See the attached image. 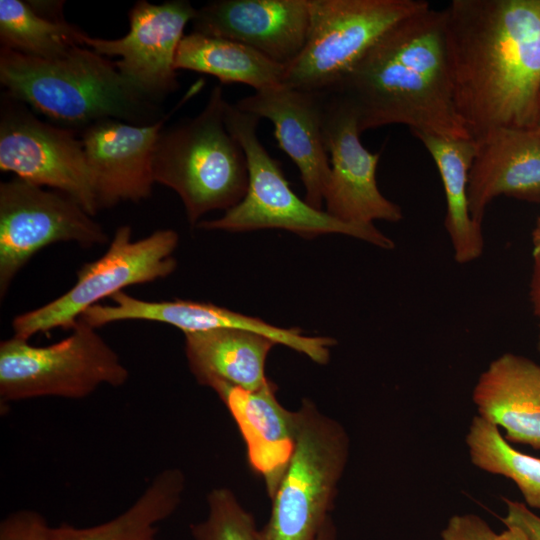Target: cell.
<instances>
[{"label": "cell", "mask_w": 540, "mask_h": 540, "mask_svg": "<svg viewBox=\"0 0 540 540\" xmlns=\"http://www.w3.org/2000/svg\"><path fill=\"white\" fill-rule=\"evenodd\" d=\"M444 15L455 107L469 136L534 128L540 0H453Z\"/></svg>", "instance_id": "cell-1"}, {"label": "cell", "mask_w": 540, "mask_h": 540, "mask_svg": "<svg viewBox=\"0 0 540 540\" xmlns=\"http://www.w3.org/2000/svg\"><path fill=\"white\" fill-rule=\"evenodd\" d=\"M360 133L401 124L412 133L471 138L455 107L444 10L430 6L389 29L334 88Z\"/></svg>", "instance_id": "cell-2"}, {"label": "cell", "mask_w": 540, "mask_h": 540, "mask_svg": "<svg viewBox=\"0 0 540 540\" xmlns=\"http://www.w3.org/2000/svg\"><path fill=\"white\" fill-rule=\"evenodd\" d=\"M0 83L6 95L67 128L84 129L109 118L150 125L164 116L120 74L114 61L83 45L51 59L1 47Z\"/></svg>", "instance_id": "cell-3"}, {"label": "cell", "mask_w": 540, "mask_h": 540, "mask_svg": "<svg viewBox=\"0 0 540 540\" xmlns=\"http://www.w3.org/2000/svg\"><path fill=\"white\" fill-rule=\"evenodd\" d=\"M227 104L215 86L200 113L163 127L155 144L154 182L178 194L191 226L209 211L234 207L247 190V159L226 126Z\"/></svg>", "instance_id": "cell-4"}, {"label": "cell", "mask_w": 540, "mask_h": 540, "mask_svg": "<svg viewBox=\"0 0 540 540\" xmlns=\"http://www.w3.org/2000/svg\"><path fill=\"white\" fill-rule=\"evenodd\" d=\"M295 446L270 498L260 540H316L331 511L349 458L350 439L341 423L310 399L296 410Z\"/></svg>", "instance_id": "cell-5"}, {"label": "cell", "mask_w": 540, "mask_h": 540, "mask_svg": "<svg viewBox=\"0 0 540 540\" xmlns=\"http://www.w3.org/2000/svg\"><path fill=\"white\" fill-rule=\"evenodd\" d=\"M259 121L258 116L228 102L225 122L247 159V190L243 199L220 218L202 220L197 228L230 232L283 229L305 238L340 233L384 249L394 247V242L373 224L343 222L297 196L285 178L281 163L260 141L257 134Z\"/></svg>", "instance_id": "cell-6"}, {"label": "cell", "mask_w": 540, "mask_h": 540, "mask_svg": "<svg viewBox=\"0 0 540 540\" xmlns=\"http://www.w3.org/2000/svg\"><path fill=\"white\" fill-rule=\"evenodd\" d=\"M96 330L79 319L69 336L47 346L1 341V406L49 396L82 399L102 385L123 386L129 371Z\"/></svg>", "instance_id": "cell-7"}, {"label": "cell", "mask_w": 540, "mask_h": 540, "mask_svg": "<svg viewBox=\"0 0 540 540\" xmlns=\"http://www.w3.org/2000/svg\"><path fill=\"white\" fill-rule=\"evenodd\" d=\"M423 0H310V27L282 85L327 93L395 24L427 8Z\"/></svg>", "instance_id": "cell-8"}, {"label": "cell", "mask_w": 540, "mask_h": 540, "mask_svg": "<svg viewBox=\"0 0 540 540\" xmlns=\"http://www.w3.org/2000/svg\"><path fill=\"white\" fill-rule=\"evenodd\" d=\"M178 242L179 236L172 229H160L132 240L130 226L118 227L106 252L77 271V280L67 292L13 318V337L29 340L53 329H72L81 315L100 300L129 286L166 278L176 269L173 253Z\"/></svg>", "instance_id": "cell-9"}, {"label": "cell", "mask_w": 540, "mask_h": 540, "mask_svg": "<svg viewBox=\"0 0 540 540\" xmlns=\"http://www.w3.org/2000/svg\"><path fill=\"white\" fill-rule=\"evenodd\" d=\"M108 237L71 197L18 177L0 183V296L41 249L58 242L82 247L104 244Z\"/></svg>", "instance_id": "cell-10"}, {"label": "cell", "mask_w": 540, "mask_h": 540, "mask_svg": "<svg viewBox=\"0 0 540 540\" xmlns=\"http://www.w3.org/2000/svg\"><path fill=\"white\" fill-rule=\"evenodd\" d=\"M0 170L71 197L91 216L100 210L81 138L70 128L42 121L6 94L0 117Z\"/></svg>", "instance_id": "cell-11"}, {"label": "cell", "mask_w": 540, "mask_h": 540, "mask_svg": "<svg viewBox=\"0 0 540 540\" xmlns=\"http://www.w3.org/2000/svg\"><path fill=\"white\" fill-rule=\"evenodd\" d=\"M197 10L187 0L153 4L137 1L129 11V32L102 39L85 34L82 45L114 61L120 74L143 96L158 104L179 88L175 60L186 25Z\"/></svg>", "instance_id": "cell-12"}, {"label": "cell", "mask_w": 540, "mask_h": 540, "mask_svg": "<svg viewBox=\"0 0 540 540\" xmlns=\"http://www.w3.org/2000/svg\"><path fill=\"white\" fill-rule=\"evenodd\" d=\"M324 94L323 136L330 160L325 211L352 224H373L374 220L399 222L402 210L384 197L377 186L380 155L362 145L355 112L340 96Z\"/></svg>", "instance_id": "cell-13"}, {"label": "cell", "mask_w": 540, "mask_h": 540, "mask_svg": "<svg viewBox=\"0 0 540 540\" xmlns=\"http://www.w3.org/2000/svg\"><path fill=\"white\" fill-rule=\"evenodd\" d=\"M111 300L114 304L99 303L90 307L80 319L96 329L127 320L161 322L172 325L183 333L241 329L264 335L322 365L329 361L330 348L335 344V340L330 337L305 336L299 328L277 327L260 318L207 302L182 299L146 301L124 291L113 295Z\"/></svg>", "instance_id": "cell-14"}, {"label": "cell", "mask_w": 540, "mask_h": 540, "mask_svg": "<svg viewBox=\"0 0 540 540\" xmlns=\"http://www.w3.org/2000/svg\"><path fill=\"white\" fill-rule=\"evenodd\" d=\"M234 104L273 124L280 149L299 170L304 200L321 209L330 177L323 136L325 94L279 85L255 91Z\"/></svg>", "instance_id": "cell-15"}, {"label": "cell", "mask_w": 540, "mask_h": 540, "mask_svg": "<svg viewBox=\"0 0 540 540\" xmlns=\"http://www.w3.org/2000/svg\"><path fill=\"white\" fill-rule=\"evenodd\" d=\"M191 23L192 32L239 42L287 67L306 44L310 0H217Z\"/></svg>", "instance_id": "cell-16"}, {"label": "cell", "mask_w": 540, "mask_h": 540, "mask_svg": "<svg viewBox=\"0 0 540 540\" xmlns=\"http://www.w3.org/2000/svg\"><path fill=\"white\" fill-rule=\"evenodd\" d=\"M169 115L150 125L109 118L83 129L81 141L99 209L121 201L139 202L151 195L154 148Z\"/></svg>", "instance_id": "cell-17"}, {"label": "cell", "mask_w": 540, "mask_h": 540, "mask_svg": "<svg viewBox=\"0 0 540 540\" xmlns=\"http://www.w3.org/2000/svg\"><path fill=\"white\" fill-rule=\"evenodd\" d=\"M474 141L468 199L475 222L482 223L489 203L501 195L540 203V134L536 129L500 127Z\"/></svg>", "instance_id": "cell-18"}, {"label": "cell", "mask_w": 540, "mask_h": 540, "mask_svg": "<svg viewBox=\"0 0 540 540\" xmlns=\"http://www.w3.org/2000/svg\"><path fill=\"white\" fill-rule=\"evenodd\" d=\"M213 389L234 419L246 445L251 469L274 494L291 459L296 437V411L284 408L271 380L257 390L224 383Z\"/></svg>", "instance_id": "cell-19"}, {"label": "cell", "mask_w": 540, "mask_h": 540, "mask_svg": "<svg viewBox=\"0 0 540 540\" xmlns=\"http://www.w3.org/2000/svg\"><path fill=\"white\" fill-rule=\"evenodd\" d=\"M478 415L505 431L510 443L540 450V365L504 353L479 376L472 392Z\"/></svg>", "instance_id": "cell-20"}, {"label": "cell", "mask_w": 540, "mask_h": 540, "mask_svg": "<svg viewBox=\"0 0 540 540\" xmlns=\"http://www.w3.org/2000/svg\"><path fill=\"white\" fill-rule=\"evenodd\" d=\"M188 367L196 381L209 388L219 383L257 390L270 379L265 363L274 340L241 329L184 333Z\"/></svg>", "instance_id": "cell-21"}, {"label": "cell", "mask_w": 540, "mask_h": 540, "mask_svg": "<svg viewBox=\"0 0 540 540\" xmlns=\"http://www.w3.org/2000/svg\"><path fill=\"white\" fill-rule=\"evenodd\" d=\"M433 159L440 174L445 199V229L449 235L454 259L466 264L483 253L484 240L481 224L471 216L468 199L469 170L476 144L472 138H449L415 132Z\"/></svg>", "instance_id": "cell-22"}, {"label": "cell", "mask_w": 540, "mask_h": 540, "mask_svg": "<svg viewBox=\"0 0 540 540\" xmlns=\"http://www.w3.org/2000/svg\"><path fill=\"white\" fill-rule=\"evenodd\" d=\"M185 475L179 468L159 472L137 500L115 518L89 527H51L52 540H157V525L179 507Z\"/></svg>", "instance_id": "cell-23"}, {"label": "cell", "mask_w": 540, "mask_h": 540, "mask_svg": "<svg viewBox=\"0 0 540 540\" xmlns=\"http://www.w3.org/2000/svg\"><path fill=\"white\" fill-rule=\"evenodd\" d=\"M175 68L214 76L222 84H245L255 91L282 85L285 71V66L246 45L197 32L182 38Z\"/></svg>", "instance_id": "cell-24"}, {"label": "cell", "mask_w": 540, "mask_h": 540, "mask_svg": "<svg viewBox=\"0 0 540 540\" xmlns=\"http://www.w3.org/2000/svg\"><path fill=\"white\" fill-rule=\"evenodd\" d=\"M86 33L65 18H51L30 2L0 0L1 47L42 59L56 58L82 45Z\"/></svg>", "instance_id": "cell-25"}, {"label": "cell", "mask_w": 540, "mask_h": 540, "mask_svg": "<svg viewBox=\"0 0 540 540\" xmlns=\"http://www.w3.org/2000/svg\"><path fill=\"white\" fill-rule=\"evenodd\" d=\"M471 463L512 480L525 505L540 510V458L516 450L491 422L476 415L465 437Z\"/></svg>", "instance_id": "cell-26"}, {"label": "cell", "mask_w": 540, "mask_h": 540, "mask_svg": "<svg viewBox=\"0 0 540 540\" xmlns=\"http://www.w3.org/2000/svg\"><path fill=\"white\" fill-rule=\"evenodd\" d=\"M207 505L206 518L190 526L193 540H260L253 515L229 488L212 489Z\"/></svg>", "instance_id": "cell-27"}, {"label": "cell", "mask_w": 540, "mask_h": 540, "mask_svg": "<svg viewBox=\"0 0 540 540\" xmlns=\"http://www.w3.org/2000/svg\"><path fill=\"white\" fill-rule=\"evenodd\" d=\"M51 527L37 511L22 509L8 514L0 524V540H52Z\"/></svg>", "instance_id": "cell-28"}, {"label": "cell", "mask_w": 540, "mask_h": 540, "mask_svg": "<svg viewBox=\"0 0 540 540\" xmlns=\"http://www.w3.org/2000/svg\"><path fill=\"white\" fill-rule=\"evenodd\" d=\"M490 525L475 514L453 515L440 533L439 540H496Z\"/></svg>", "instance_id": "cell-29"}, {"label": "cell", "mask_w": 540, "mask_h": 540, "mask_svg": "<svg viewBox=\"0 0 540 540\" xmlns=\"http://www.w3.org/2000/svg\"><path fill=\"white\" fill-rule=\"evenodd\" d=\"M503 500L507 506V513L501 518L503 524L520 528L530 540H540V516L524 503L507 498Z\"/></svg>", "instance_id": "cell-30"}, {"label": "cell", "mask_w": 540, "mask_h": 540, "mask_svg": "<svg viewBox=\"0 0 540 540\" xmlns=\"http://www.w3.org/2000/svg\"><path fill=\"white\" fill-rule=\"evenodd\" d=\"M530 299L535 315L540 318V259H534L530 283Z\"/></svg>", "instance_id": "cell-31"}, {"label": "cell", "mask_w": 540, "mask_h": 540, "mask_svg": "<svg viewBox=\"0 0 540 540\" xmlns=\"http://www.w3.org/2000/svg\"><path fill=\"white\" fill-rule=\"evenodd\" d=\"M496 540H530L527 535L516 526H506V529L496 535Z\"/></svg>", "instance_id": "cell-32"}, {"label": "cell", "mask_w": 540, "mask_h": 540, "mask_svg": "<svg viewBox=\"0 0 540 540\" xmlns=\"http://www.w3.org/2000/svg\"><path fill=\"white\" fill-rule=\"evenodd\" d=\"M336 538L337 529L332 517H330L321 529L316 540H336Z\"/></svg>", "instance_id": "cell-33"}, {"label": "cell", "mask_w": 540, "mask_h": 540, "mask_svg": "<svg viewBox=\"0 0 540 540\" xmlns=\"http://www.w3.org/2000/svg\"><path fill=\"white\" fill-rule=\"evenodd\" d=\"M533 242V258L540 259V217L536 221V225L532 232Z\"/></svg>", "instance_id": "cell-34"}, {"label": "cell", "mask_w": 540, "mask_h": 540, "mask_svg": "<svg viewBox=\"0 0 540 540\" xmlns=\"http://www.w3.org/2000/svg\"><path fill=\"white\" fill-rule=\"evenodd\" d=\"M534 129H536L538 133L540 134V99H539L538 114H537V119H536V124H535Z\"/></svg>", "instance_id": "cell-35"}, {"label": "cell", "mask_w": 540, "mask_h": 540, "mask_svg": "<svg viewBox=\"0 0 540 540\" xmlns=\"http://www.w3.org/2000/svg\"><path fill=\"white\" fill-rule=\"evenodd\" d=\"M538 350L540 351V326H539V335H538Z\"/></svg>", "instance_id": "cell-36"}]
</instances>
